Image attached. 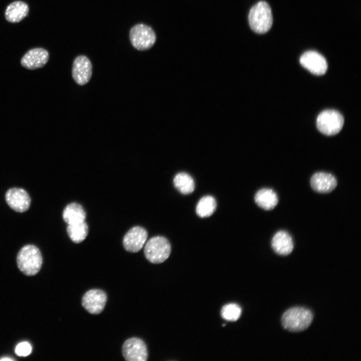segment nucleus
Here are the masks:
<instances>
[{
  "instance_id": "11",
  "label": "nucleus",
  "mask_w": 361,
  "mask_h": 361,
  "mask_svg": "<svg viewBox=\"0 0 361 361\" xmlns=\"http://www.w3.org/2000/svg\"><path fill=\"white\" fill-rule=\"evenodd\" d=\"M300 63L303 67L316 75L324 74L327 69L325 59L314 51H309L303 53L300 58Z\"/></svg>"
},
{
  "instance_id": "7",
  "label": "nucleus",
  "mask_w": 361,
  "mask_h": 361,
  "mask_svg": "<svg viewBox=\"0 0 361 361\" xmlns=\"http://www.w3.org/2000/svg\"><path fill=\"white\" fill-rule=\"evenodd\" d=\"M122 354L127 361H146L148 351L145 342L140 338L132 337L127 339L122 347Z\"/></svg>"
},
{
  "instance_id": "13",
  "label": "nucleus",
  "mask_w": 361,
  "mask_h": 361,
  "mask_svg": "<svg viewBox=\"0 0 361 361\" xmlns=\"http://www.w3.org/2000/svg\"><path fill=\"white\" fill-rule=\"evenodd\" d=\"M49 60L48 52L42 48L29 50L22 57L21 64L24 67L35 70L45 66Z\"/></svg>"
},
{
  "instance_id": "22",
  "label": "nucleus",
  "mask_w": 361,
  "mask_h": 361,
  "mask_svg": "<svg viewBox=\"0 0 361 361\" xmlns=\"http://www.w3.org/2000/svg\"><path fill=\"white\" fill-rule=\"evenodd\" d=\"M221 313L222 317L225 320L234 321L240 317L241 308L236 303H229L222 307Z\"/></svg>"
},
{
  "instance_id": "10",
  "label": "nucleus",
  "mask_w": 361,
  "mask_h": 361,
  "mask_svg": "<svg viewBox=\"0 0 361 361\" xmlns=\"http://www.w3.org/2000/svg\"><path fill=\"white\" fill-rule=\"evenodd\" d=\"M7 204L13 210L23 213L27 211L31 205V198L28 193L21 188L9 189L5 195Z\"/></svg>"
},
{
  "instance_id": "2",
  "label": "nucleus",
  "mask_w": 361,
  "mask_h": 361,
  "mask_svg": "<svg viewBox=\"0 0 361 361\" xmlns=\"http://www.w3.org/2000/svg\"><path fill=\"white\" fill-rule=\"evenodd\" d=\"M17 262L19 269L24 274L35 275L41 268L42 256L38 247L33 245H27L19 251Z\"/></svg>"
},
{
  "instance_id": "15",
  "label": "nucleus",
  "mask_w": 361,
  "mask_h": 361,
  "mask_svg": "<svg viewBox=\"0 0 361 361\" xmlns=\"http://www.w3.org/2000/svg\"><path fill=\"white\" fill-rule=\"evenodd\" d=\"M271 245L278 254L286 256L290 254L293 249V242L290 234L283 230L275 233L272 238Z\"/></svg>"
},
{
  "instance_id": "1",
  "label": "nucleus",
  "mask_w": 361,
  "mask_h": 361,
  "mask_svg": "<svg viewBox=\"0 0 361 361\" xmlns=\"http://www.w3.org/2000/svg\"><path fill=\"white\" fill-rule=\"evenodd\" d=\"M251 29L257 34H264L271 28L273 17L271 8L267 3L260 1L253 6L248 15Z\"/></svg>"
},
{
  "instance_id": "12",
  "label": "nucleus",
  "mask_w": 361,
  "mask_h": 361,
  "mask_svg": "<svg viewBox=\"0 0 361 361\" xmlns=\"http://www.w3.org/2000/svg\"><path fill=\"white\" fill-rule=\"evenodd\" d=\"M92 66L89 59L84 55L77 56L74 59L72 66V77L79 85L87 83L91 77Z\"/></svg>"
},
{
  "instance_id": "14",
  "label": "nucleus",
  "mask_w": 361,
  "mask_h": 361,
  "mask_svg": "<svg viewBox=\"0 0 361 361\" xmlns=\"http://www.w3.org/2000/svg\"><path fill=\"white\" fill-rule=\"evenodd\" d=\"M337 180L332 174L319 171L314 173L310 178L312 189L319 193H329L332 192L337 186Z\"/></svg>"
},
{
  "instance_id": "6",
  "label": "nucleus",
  "mask_w": 361,
  "mask_h": 361,
  "mask_svg": "<svg viewBox=\"0 0 361 361\" xmlns=\"http://www.w3.org/2000/svg\"><path fill=\"white\" fill-rule=\"evenodd\" d=\"M344 123L342 115L334 110H326L321 112L317 118V127L323 134L333 135L338 133Z\"/></svg>"
},
{
  "instance_id": "9",
  "label": "nucleus",
  "mask_w": 361,
  "mask_h": 361,
  "mask_svg": "<svg viewBox=\"0 0 361 361\" xmlns=\"http://www.w3.org/2000/svg\"><path fill=\"white\" fill-rule=\"evenodd\" d=\"M146 230L140 226L131 228L124 235L123 245L124 249L130 252L136 253L143 247L147 238Z\"/></svg>"
},
{
  "instance_id": "4",
  "label": "nucleus",
  "mask_w": 361,
  "mask_h": 361,
  "mask_svg": "<svg viewBox=\"0 0 361 361\" xmlns=\"http://www.w3.org/2000/svg\"><path fill=\"white\" fill-rule=\"evenodd\" d=\"M171 246L168 240L162 236L150 238L144 246L146 258L151 263L158 264L163 262L169 257Z\"/></svg>"
},
{
  "instance_id": "17",
  "label": "nucleus",
  "mask_w": 361,
  "mask_h": 361,
  "mask_svg": "<svg viewBox=\"0 0 361 361\" xmlns=\"http://www.w3.org/2000/svg\"><path fill=\"white\" fill-rule=\"evenodd\" d=\"M29 9L28 5L22 1H15L7 8L5 16L7 21L12 23H18L28 15Z\"/></svg>"
},
{
  "instance_id": "23",
  "label": "nucleus",
  "mask_w": 361,
  "mask_h": 361,
  "mask_svg": "<svg viewBox=\"0 0 361 361\" xmlns=\"http://www.w3.org/2000/svg\"><path fill=\"white\" fill-rule=\"evenodd\" d=\"M32 346L28 342H22L19 343L15 348L16 353L21 356H26L32 352Z\"/></svg>"
},
{
  "instance_id": "24",
  "label": "nucleus",
  "mask_w": 361,
  "mask_h": 361,
  "mask_svg": "<svg viewBox=\"0 0 361 361\" xmlns=\"http://www.w3.org/2000/svg\"><path fill=\"white\" fill-rule=\"evenodd\" d=\"M14 360L13 359L9 358V357H3L2 358H0V360H3V361H5V360L9 361V360Z\"/></svg>"
},
{
  "instance_id": "16",
  "label": "nucleus",
  "mask_w": 361,
  "mask_h": 361,
  "mask_svg": "<svg viewBox=\"0 0 361 361\" xmlns=\"http://www.w3.org/2000/svg\"><path fill=\"white\" fill-rule=\"evenodd\" d=\"M254 200L259 207L265 210H272L278 202L277 194L269 188H263L258 191Z\"/></svg>"
},
{
  "instance_id": "20",
  "label": "nucleus",
  "mask_w": 361,
  "mask_h": 361,
  "mask_svg": "<svg viewBox=\"0 0 361 361\" xmlns=\"http://www.w3.org/2000/svg\"><path fill=\"white\" fill-rule=\"evenodd\" d=\"M67 233L71 240L75 243H80L84 241L88 233L87 223L82 222L71 225H68Z\"/></svg>"
},
{
  "instance_id": "18",
  "label": "nucleus",
  "mask_w": 361,
  "mask_h": 361,
  "mask_svg": "<svg viewBox=\"0 0 361 361\" xmlns=\"http://www.w3.org/2000/svg\"><path fill=\"white\" fill-rule=\"evenodd\" d=\"M63 218L68 225L76 224L85 221L86 213L81 205L72 203L64 208Z\"/></svg>"
},
{
  "instance_id": "19",
  "label": "nucleus",
  "mask_w": 361,
  "mask_h": 361,
  "mask_svg": "<svg viewBox=\"0 0 361 361\" xmlns=\"http://www.w3.org/2000/svg\"><path fill=\"white\" fill-rule=\"evenodd\" d=\"M175 188L182 194L188 195L195 189V183L192 177L187 173L179 172L174 177Z\"/></svg>"
},
{
  "instance_id": "3",
  "label": "nucleus",
  "mask_w": 361,
  "mask_h": 361,
  "mask_svg": "<svg viewBox=\"0 0 361 361\" xmlns=\"http://www.w3.org/2000/svg\"><path fill=\"white\" fill-rule=\"evenodd\" d=\"M313 318V314L309 309L295 307L283 313L281 321L285 329L292 332H299L307 329L312 323Z\"/></svg>"
},
{
  "instance_id": "8",
  "label": "nucleus",
  "mask_w": 361,
  "mask_h": 361,
  "mask_svg": "<svg viewBox=\"0 0 361 361\" xmlns=\"http://www.w3.org/2000/svg\"><path fill=\"white\" fill-rule=\"evenodd\" d=\"M107 299V295L104 291L92 289L84 294L82 299V304L89 313L98 314L103 310Z\"/></svg>"
},
{
  "instance_id": "5",
  "label": "nucleus",
  "mask_w": 361,
  "mask_h": 361,
  "mask_svg": "<svg viewBox=\"0 0 361 361\" xmlns=\"http://www.w3.org/2000/svg\"><path fill=\"white\" fill-rule=\"evenodd\" d=\"M129 39L135 49L139 51H145L153 46L156 41V35L150 26L144 24H138L131 28Z\"/></svg>"
},
{
  "instance_id": "21",
  "label": "nucleus",
  "mask_w": 361,
  "mask_h": 361,
  "mask_svg": "<svg viewBox=\"0 0 361 361\" xmlns=\"http://www.w3.org/2000/svg\"><path fill=\"white\" fill-rule=\"evenodd\" d=\"M217 203L215 199L211 196L202 197L196 206V213L201 218L211 216L216 209Z\"/></svg>"
}]
</instances>
